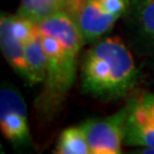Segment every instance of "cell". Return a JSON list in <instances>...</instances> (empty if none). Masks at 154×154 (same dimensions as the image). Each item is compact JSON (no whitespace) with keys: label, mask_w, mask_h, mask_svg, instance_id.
I'll list each match as a JSON object with an SVG mask.
<instances>
[{"label":"cell","mask_w":154,"mask_h":154,"mask_svg":"<svg viewBox=\"0 0 154 154\" xmlns=\"http://www.w3.org/2000/svg\"><path fill=\"white\" fill-rule=\"evenodd\" d=\"M0 46L2 55L11 67L29 83V70L24 44L13 34L9 25V15L1 14L0 17Z\"/></svg>","instance_id":"8"},{"label":"cell","mask_w":154,"mask_h":154,"mask_svg":"<svg viewBox=\"0 0 154 154\" xmlns=\"http://www.w3.org/2000/svg\"><path fill=\"white\" fill-rule=\"evenodd\" d=\"M119 18L116 15L106 13L98 0H88L74 20L85 42H95L109 32Z\"/></svg>","instance_id":"7"},{"label":"cell","mask_w":154,"mask_h":154,"mask_svg":"<svg viewBox=\"0 0 154 154\" xmlns=\"http://www.w3.org/2000/svg\"><path fill=\"white\" fill-rule=\"evenodd\" d=\"M9 25L13 34L23 44L37 34V24L18 15H9Z\"/></svg>","instance_id":"12"},{"label":"cell","mask_w":154,"mask_h":154,"mask_svg":"<svg viewBox=\"0 0 154 154\" xmlns=\"http://www.w3.org/2000/svg\"><path fill=\"white\" fill-rule=\"evenodd\" d=\"M24 51L29 70V85L42 83L47 72V56L38 32L33 38L24 42Z\"/></svg>","instance_id":"9"},{"label":"cell","mask_w":154,"mask_h":154,"mask_svg":"<svg viewBox=\"0 0 154 154\" xmlns=\"http://www.w3.org/2000/svg\"><path fill=\"white\" fill-rule=\"evenodd\" d=\"M87 1L88 0H64V9L63 11L70 14L73 18H75L78 13L80 11V9L85 6Z\"/></svg>","instance_id":"14"},{"label":"cell","mask_w":154,"mask_h":154,"mask_svg":"<svg viewBox=\"0 0 154 154\" xmlns=\"http://www.w3.org/2000/svg\"><path fill=\"white\" fill-rule=\"evenodd\" d=\"M123 143L132 147H154V93H142L127 103Z\"/></svg>","instance_id":"4"},{"label":"cell","mask_w":154,"mask_h":154,"mask_svg":"<svg viewBox=\"0 0 154 154\" xmlns=\"http://www.w3.org/2000/svg\"><path fill=\"white\" fill-rule=\"evenodd\" d=\"M99 5L106 13L121 17L129 8L130 0H98Z\"/></svg>","instance_id":"13"},{"label":"cell","mask_w":154,"mask_h":154,"mask_svg":"<svg viewBox=\"0 0 154 154\" xmlns=\"http://www.w3.org/2000/svg\"><path fill=\"white\" fill-rule=\"evenodd\" d=\"M125 30L132 49L140 56L154 53V0H130Z\"/></svg>","instance_id":"6"},{"label":"cell","mask_w":154,"mask_h":154,"mask_svg":"<svg viewBox=\"0 0 154 154\" xmlns=\"http://www.w3.org/2000/svg\"><path fill=\"white\" fill-rule=\"evenodd\" d=\"M64 9V0H21L17 15L35 24Z\"/></svg>","instance_id":"10"},{"label":"cell","mask_w":154,"mask_h":154,"mask_svg":"<svg viewBox=\"0 0 154 154\" xmlns=\"http://www.w3.org/2000/svg\"><path fill=\"white\" fill-rule=\"evenodd\" d=\"M0 128L13 146L29 147L31 145L26 103L18 89L7 81L2 82L0 89Z\"/></svg>","instance_id":"3"},{"label":"cell","mask_w":154,"mask_h":154,"mask_svg":"<svg viewBox=\"0 0 154 154\" xmlns=\"http://www.w3.org/2000/svg\"><path fill=\"white\" fill-rule=\"evenodd\" d=\"M138 80L131 51L119 37L99 39L85 54L81 89L102 100H116L130 93Z\"/></svg>","instance_id":"2"},{"label":"cell","mask_w":154,"mask_h":154,"mask_svg":"<svg viewBox=\"0 0 154 154\" xmlns=\"http://www.w3.org/2000/svg\"><path fill=\"white\" fill-rule=\"evenodd\" d=\"M138 153L144 154H154V147H140Z\"/></svg>","instance_id":"16"},{"label":"cell","mask_w":154,"mask_h":154,"mask_svg":"<svg viewBox=\"0 0 154 154\" xmlns=\"http://www.w3.org/2000/svg\"><path fill=\"white\" fill-rule=\"evenodd\" d=\"M37 32L47 56V72L44 88L34 105L40 116L50 119L73 86L78 55L85 39L75 20L64 11L38 23Z\"/></svg>","instance_id":"1"},{"label":"cell","mask_w":154,"mask_h":154,"mask_svg":"<svg viewBox=\"0 0 154 154\" xmlns=\"http://www.w3.org/2000/svg\"><path fill=\"white\" fill-rule=\"evenodd\" d=\"M127 105L114 114L88 119L80 125L87 136L91 154H119L125 139Z\"/></svg>","instance_id":"5"},{"label":"cell","mask_w":154,"mask_h":154,"mask_svg":"<svg viewBox=\"0 0 154 154\" xmlns=\"http://www.w3.org/2000/svg\"><path fill=\"white\" fill-rule=\"evenodd\" d=\"M146 66L151 69V70H153L154 71V53L152 55H149L147 57V62H146Z\"/></svg>","instance_id":"15"},{"label":"cell","mask_w":154,"mask_h":154,"mask_svg":"<svg viewBox=\"0 0 154 154\" xmlns=\"http://www.w3.org/2000/svg\"><path fill=\"white\" fill-rule=\"evenodd\" d=\"M54 153L57 154H90L87 136L81 126L69 127L58 137Z\"/></svg>","instance_id":"11"}]
</instances>
